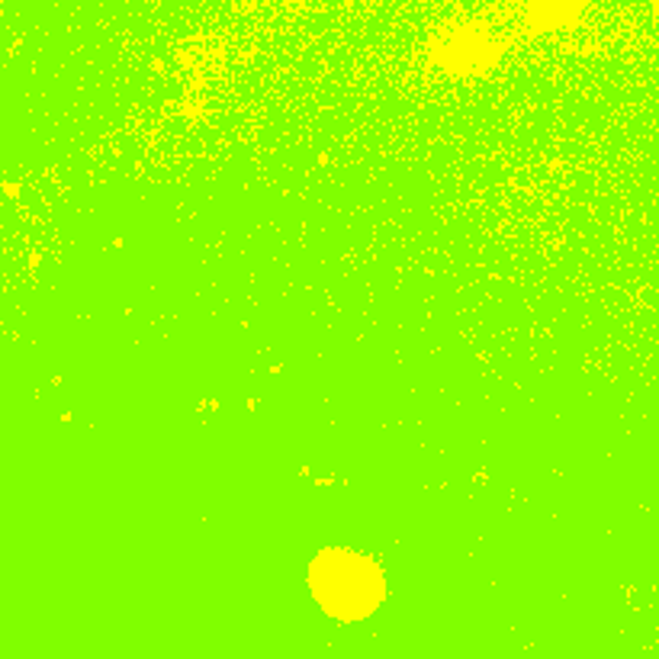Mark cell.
<instances>
[{
    "label": "cell",
    "instance_id": "6da1fadb",
    "mask_svg": "<svg viewBox=\"0 0 659 659\" xmlns=\"http://www.w3.org/2000/svg\"><path fill=\"white\" fill-rule=\"evenodd\" d=\"M312 589L328 614L341 621H354V617H367L380 605L383 579L363 556L325 553L312 566Z\"/></svg>",
    "mask_w": 659,
    "mask_h": 659
}]
</instances>
